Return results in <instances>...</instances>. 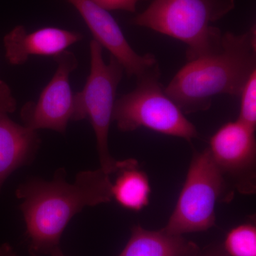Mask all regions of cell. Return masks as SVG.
<instances>
[{
  "instance_id": "1",
  "label": "cell",
  "mask_w": 256,
  "mask_h": 256,
  "mask_svg": "<svg viewBox=\"0 0 256 256\" xmlns=\"http://www.w3.org/2000/svg\"><path fill=\"white\" fill-rule=\"evenodd\" d=\"M110 174L99 168L80 172L68 183L66 171L56 172L50 181L33 178L16 192L22 212L32 256L50 255L60 246V237L74 216L86 206L112 200Z\"/></svg>"
},
{
  "instance_id": "2",
  "label": "cell",
  "mask_w": 256,
  "mask_h": 256,
  "mask_svg": "<svg viewBox=\"0 0 256 256\" xmlns=\"http://www.w3.org/2000/svg\"><path fill=\"white\" fill-rule=\"evenodd\" d=\"M256 70V28L226 32L222 44L210 54L188 60L175 74L165 92L184 114L208 110L216 96L239 97Z\"/></svg>"
},
{
  "instance_id": "3",
  "label": "cell",
  "mask_w": 256,
  "mask_h": 256,
  "mask_svg": "<svg viewBox=\"0 0 256 256\" xmlns=\"http://www.w3.org/2000/svg\"><path fill=\"white\" fill-rule=\"evenodd\" d=\"M236 0H153L131 22L188 45V62L220 48L222 34L212 24L235 8Z\"/></svg>"
},
{
  "instance_id": "4",
  "label": "cell",
  "mask_w": 256,
  "mask_h": 256,
  "mask_svg": "<svg viewBox=\"0 0 256 256\" xmlns=\"http://www.w3.org/2000/svg\"><path fill=\"white\" fill-rule=\"evenodd\" d=\"M160 77L161 72L158 66L137 78L134 90L116 99L112 121H116L122 132L146 128L191 142L198 138V131L166 95L164 87L160 82Z\"/></svg>"
},
{
  "instance_id": "5",
  "label": "cell",
  "mask_w": 256,
  "mask_h": 256,
  "mask_svg": "<svg viewBox=\"0 0 256 256\" xmlns=\"http://www.w3.org/2000/svg\"><path fill=\"white\" fill-rule=\"evenodd\" d=\"M226 188L225 178L212 159L208 148L195 152L164 230L183 235L212 228L216 222V204Z\"/></svg>"
},
{
  "instance_id": "6",
  "label": "cell",
  "mask_w": 256,
  "mask_h": 256,
  "mask_svg": "<svg viewBox=\"0 0 256 256\" xmlns=\"http://www.w3.org/2000/svg\"><path fill=\"white\" fill-rule=\"evenodd\" d=\"M90 70L79 100L85 119L94 128L100 168L109 174L118 170L120 161L111 156L109 130L112 121L118 87L124 72L122 66L110 56L108 63L102 57V46L95 40L90 42Z\"/></svg>"
},
{
  "instance_id": "7",
  "label": "cell",
  "mask_w": 256,
  "mask_h": 256,
  "mask_svg": "<svg viewBox=\"0 0 256 256\" xmlns=\"http://www.w3.org/2000/svg\"><path fill=\"white\" fill-rule=\"evenodd\" d=\"M54 58L57 64L54 75L36 102L30 101L23 106L21 118L24 124L34 130L48 129L64 134L69 122L85 120L78 92L74 94L70 84L78 62L68 50Z\"/></svg>"
},
{
  "instance_id": "8",
  "label": "cell",
  "mask_w": 256,
  "mask_h": 256,
  "mask_svg": "<svg viewBox=\"0 0 256 256\" xmlns=\"http://www.w3.org/2000/svg\"><path fill=\"white\" fill-rule=\"evenodd\" d=\"M255 130L242 121L224 124L210 140L212 159L224 176H230L240 193L256 191Z\"/></svg>"
},
{
  "instance_id": "9",
  "label": "cell",
  "mask_w": 256,
  "mask_h": 256,
  "mask_svg": "<svg viewBox=\"0 0 256 256\" xmlns=\"http://www.w3.org/2000/svg\"><path fill=\"white\" fill-rule=\"evenodd\" d=\"M84 20L94 40L118 60L128 76L140 78L159 66L156 56L138 54L124 36L117 21L92 0H67Z\"/></svg>"
},
{
  "instance_id": "10",
  "label": "cell",
  "mask_w": 256,
  "mask_h": 256,
  "mask_svg": "<svg viewBox=\"0 0 256 256\" xmlns=\"http://www.w3.org/2000/svg\"><path fill=\"white\" fill-rule=\"evenodd\" d=\"M16 105L11 88L0 80V192L10 175L34 160L41 144L37 131L10 117Z\"/></svg>"
},
{
  "instance_id": "11",
  "label": "cell",
  "mask_w": 256,
  "mask_h": 256,
  "mask_svg": "<svg viewBox=\"0 0 256 256\" xmlns=\"http://www.w3.org/2000/svg\"><path fill=\"white\" fill-rule=\"evenodd\" d=\"M82 38L79 32L64 28L46 26L28 32L18 25L4 37L5 57L14 66L26 63L32 56L55 57Z\"/></svg>"
},
{
  "instance_id": "12",
  "label": "cell",
  "mask_w": 256,
  "mask_h": 256,
  "mask_svg": "<svg viewBox=\"0 0 256 256\" xmlns=\"http://www.w3.org/2000/svg\"><path fill=\"white\" fill-rule=\"evenodd\" d=\"M196 242L164 228L149 230L140 226L131 230V236L118 256H200Z\"/></svg>"
},
{
  "instance_id": "13",
  "label": "cell",
  "mask_w": 256,
  "mask_h": 256,
  "mask_svg": "<svg viewBox=\"0 0 256 256\" xmlns=\"http://www.w3.org/2000/svg\"><path fill=\"white\" fill-rule=\"evenodd\" d=\"M118 178L112 184V196L126 210L140 212L150 203L151 186L148 175L140 170L137 160L120 162Z\"/></svg>"
},
{
  "instance_id": "14",
  "label": "cell",
  "mask_w": 256,
  "mask_h": 256,
  "mask_svg": "<svg viewBox=\"0 0 256 256\" xmlns=\"http://www.w3.org/2000/svg\"><path fill=\"white\" fill-rule=\"evenodd\" d=\"M228 256H256V227L244 224L230 230L223 244Z\"/></svg>"
},
{
  "instance_id": "15",
  "label": "cell",
  "mask_w": 256,
  "mask_h": 256,
  "mask_svg": "<svg viewBox=\"0 0 256 256\" xmlns=\"http://www.w3.org/2000/svg\"><path fill=\"white\" fill-rule=\"evenodd\" d=\"M240 112L238 120L248 127L256 128V70L249 76L240 92Z\"/></svg>"
},
{
  "instance_id": "16",
  "label": "cell",
  "mask_w": 256,
  "mask_h": 256,
  "mask_svg": "<svg viewBox=\"0 0 256 256\" xmlns=\"http://www.w3.org/2000/svg\"><path fill=\"white\" fill-rule=\"evenodd\" d=\"M108 11L111 10H122V11L134 12L138 3L140 0H92Z\"/></svg>"
},
{
  "instance_id": "17",
  "label": "cell",
  "mask_w": 256,
  "mask_h": 256,
  "mask_svg": "<svg viewBox=\"0 0 256 256\" xmlns=\"http://www.w3.org/2000/svg\"><path fill=\"white\" fill-rule=\"evenodd\" d=\"M200 256H228L224 250L223 244H214L202 252Z\"/></svg>"
},
{
  "instance_id": "18",
  "label": "cell",
  "mask_w": 256,
  "mask_h": 256,
  "mask_svg": "<svg viewBox=\"0 0 256 256\" xmlns=\"http://www.w3.org/2000/svg\"><path fill=\"white\" fill-rule=\"evenodd\" d=\"M0 256H18L13 250V248L8 244H4L0 246Z\"/></svg>"
},
{
  "instance_id": "19",
  "label": "cell",
  "mask_w": 256,
  "mask_h": 256,
  "mask_svg": "<svg viewBox=\"0 0 256 256\" xmlns=\"http://www.w3.org/2000/svg\"><path fill=\"white\" fill-rule=\"evenodd\" d=\"M50 256H66L60 247H56L50 254Z\"/></svg>"
}]
</instances>
